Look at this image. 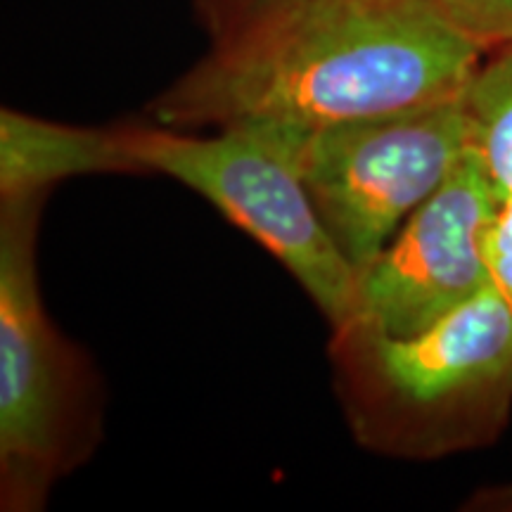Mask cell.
<instances>
[{
  "label": "cell",
  "mask_w": 512,
  "mask_h": 512,
  "mask_svg": "<svg viewBox=\"0 0 512 512\" xmlns=\"http://www.w3.org/2000/svg\"><path fill=\"white\" fill-rule=\"evenodd\" d=\"M46 192L0 195V503L41 510L50 489L100 439V389L88 358L43 306L36 230Z\"/></svg>",
  "instance_id": "3957f363"
},
{
  "label": "cell",
  "mask_w": 512,
  "mask_h": 512,
  "mask_svg": "<svg viewBox=\"0 0 512 512\" xmlns=\"http://www.w3.org/2000/svg\"><path fill=\"white\" fill-rule=\"evenodd\" d=\"M88 174H136L121 126L55 124L29 114L0 112V195L46 192Z\"/></svg>",
  "instance_id": "52a82bcc"
},
{
  "label": "cell",
  "mask_w": 512,
  "mask_h": 512,
  "mask_svg": "<svg viewBox=\"0 0 512 512\" xmlns=\"http://www.w3.org/2000/svg\"><path fill=\"white\" fill-rule=\"evenodd\" d=\"M467 147L482 162L498 200L512 195V43L489 50L463 95Z\"/></svg>",
  "instance_id": "ba28073f"
},
{
  "label": "cell",
  "mask_w": 512,
  "mask_h": 512,
  "mask_svg": "<svg viewBox=\"0 0 512 512\" xmlns=\"http://www.w3.org/2000/svg\"><path fill=\"white\" fill-rule=\"evenodd\" d=\"M498 207L494 185L467 147L444 185L358 273L349 320L387 335H415L477 297L491 285L486 240Z\"/></svg>",
  "instance_id": "8992f818"
},
{
  "label": "cell",
  "mask_w": 512,
  "mask_h": 512,
  "mask_svg": "<svg viewBox=\"0 0 512 512\" xmlns=\"http://www.w3.org/2000/svg\"><path fill=\"white\" fill-rule=\"evenodd\" d=\"M441 5L486 53L512 43V0H441Z\"/></svg>",
  "instance_id": "9c48e42d"
},
{
  "label": "cell",
  "mask_w": 512,
  "mask_h": 512,
  "mask_svg": "<svg viewBox=\"0 0 512 512\" xmlns=\"http://www.w3.org/2000/svg\"><path fill=\"white\" fill-rule=\"evenodd\" d=\"M486 261H489L491 283L512 309V195L501 200V207H498L489 240H486Z\"/></svg>",
  "instance_id": "30bf717a"
},
{
  "label": "cell",
  "mask_w": 512,
  "mask_h": 512,
  "mask_svg": "<svg viewBox=\"0 0 512 512\" xmlns=\"http://www.w3.org/2000/svg\"><path fill=\"white\" fill-rule=\"evenodd\" d=\"M486 50L441 0H285L152 102L174 128L328 126L463 98Z\"/></svg>",
  "instance_id": "6da1fadb"
},
{
  "label": "cell",
  "mask_w": 512,
  "mask_h": 512,
  "mask_svg": "<svg viewBox=\"0 0 512 512\" xmlns=\"http://www.w3.org/2000/svg\"><path fill=\"white\" fill-rule=\"evenodd\" d=\"M121 136L136 174H162L202 195L259 242L339 328L356 304L358 273L318 219L285 150L252 126L200 136L164 124H124Z\"/></svg>",
  "instance_id": "5b68a950"
},
{
  "label": "cell",
  "mask_w": 512,
  "mask_h": 512,
  "mask_svg": "<svg viewBox=\"0 0 512 512\" xmlns=\"http://www.w3.org/2000/svg\"><path fill=\"white\" fill-rule=\"evenodd\" d=\"M335 389L354 439L392 458L489 446L512 408V309L491 283L432 328L387 335L332 328Z\"/></svg>",
  "instance_id": "7a4b0ae2"
},
{
  "label": "cell",
  "mask_w": 512,
  "mask_h": 512,
  "mask_svg": "<svg viewBox=\"0 0 512 512\" xmlns=\"http://www.w3.org/2000/svg\"><path fill=\"white\" fill-rule=\"evenodd\" d=\"M278 3H285V0H202V8L207 12L211 27H214V34H219L230 24L266 8H273Z\"/></svg>",
  "instance_id": "8fae6325"
},
{
  "label": "cell",
  "mask_w": 512,
  "mask_h": 512,
  "mask_svg": "<svg viewBox=\"0 0 512 512\" xmlns=\"http://www.w3.org/2000/svg\"><path fill=\"white\" fill-rule=\"evenodd\" d=\"M285 150L356 273L373 264L467 152L463 98L328 126H252Z\"/></svg>",
  "instance_id": "277c9868"
}]
</instances>
